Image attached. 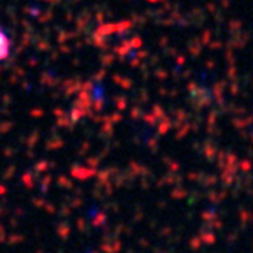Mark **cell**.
<instances>
[{"label":"cell","instance_id":"obj_1","mask_svg":"<svg viewBox=\"0 0 253 253\" xmlns=\"http://www.w3.org/2000/svg\"><path fill=\"white\" fill-rule=\"evenodd\" d=\"M11 53V41H9L7 34L0 28V60H5Z\"/></svg>","mask_w":253,"mask_h":253}]
</instances>
